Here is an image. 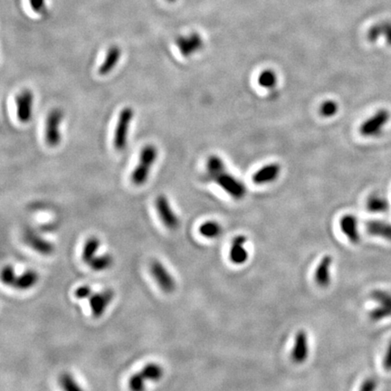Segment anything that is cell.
I'll return each mask as SVG.
<instances>
[{"label":"cell","mask_w":391,"mask_h":391,"mask_svg":"<svg viewBox=\"0 0 391 391\" xmlns=\"http://www.w3.org/2000/svg\"><path fill=\"white\" fill-rule=\"evenodd\" d=\"M372 298L377 304L373 308L368 316L373 322H379L386 318L391 317V293L388 291L375 290L371 293Z\"/></svg>","instance_id":"obj_6"},{"label":"cell","mask_w":391,"mask_h":391,"mask_svg":"<svg viewBox=\"0 0 391 391\" xmlns=\"http://www.w3.org/2000/svg\"><path fill=\"white\" fill-rule=\"evenodd\" d=\"M16 278H17V275H16V272H15L13 267L10 266V265L4 267V268L2 269V272H1V281L2 283L7 286L13 287Z\"/></svg>","instance_id":"obj_30"},{"label":"cell","mask_w":391,"mask_h":391,"mask_svg":"<svg viewBox=\"0 0 391 391\" xmlns=\"http://www.w3.org/2000/svg\"><path fill=\"white\" fill-rule=\"evenodd\" d=\"M206 169L207 178L231 198L240 200L245 197L247 190L244 183L226 170V164L220 157L216 155L209 157Z\"/></svg>","instance_id":"obj_1"},{"label":"cell","mask_w":391,"mask_h":391,"mask_svg":"<svg viewBox=\"0 0 391 391\" xmlns=\"http://www.w3.org/2000/svg\"><path fill=\"white\" fill-rule=\"evenodd\" d=\"M24 239L33 250L43 255H50L55 251V245L53 243L35 234L32 231L26 232Z\"/></svg>","instance_id":"obj_16"},{"label":"cell","mask_w":391,"mask_h":391,"mask_svg":"<svg viewBox=\"0 0 391 391\" xmlns=\"http://www.w3.org/2000/svg\"><path fill=\"white\" fill-rule=\"evenodd\" d=\"M155 206L157 212L166 227L171 230L177 229L180 226V220L172 209L168 197L163 194L159 195L155 201Z\"/></svg>","instance_id":"obj_10"},{"label":"cell","mask_w":391,"mask_h":391,"mask_svg":"<svg viewBox=\"0 0 391 391\" xmlns=\"http://www.w3.org/2000/svg\"><path fill=\"white\" fill-rule=\"evenodd\" d=\"M247 242V237L244 235H236L231 243L229 248V260L235 266H242L248 261V250L244 244Z\"/></svg>","instance_id":"obj_14"},{"label":"cell","mask_w":391,"mask_h":391,"mask_svg":"<svg viewBox=\"0 0 391 391\" xmlns=\"http://www.w3.org/2000/svg\"><path fill=\"white\" fill-rule=\"evenodd\" d=\"M60 385L65 390H81V386H79L78 383L74 379V377L69 374V373H64L61 375L59 378Z\"/></svg>","instance_id":"obj_29"},{"label":"cell","mask_w":391,"mask_h":391,"mask_svg":"<svg viewBox=\"0 0 391 391\" xmlns=\"http://www.w3.org/2000/svg\"><path fill=\"white\" fill-rule=\"evenodd\" d=\"M145 377L142 373H135L129 379V387L132 390H143L145 387Z\"/></svg>","instance_id":"obj_31"},{"label":"cell","mask_w":391,"mask_h":391,"mask_svg":"<svg viewBox=\"0 0 391 391\" xmlns=\"http://www.w3.org/2000/svg\"><path fill=\"white\" fill-rule=\"evenodd\" d=\"M99 247H100V240L97 237L92 236L87 239L83 245V253H82L83 262L89 265V263L96 256L97 251Z\"/></svg>","instance_id":"obj_25"},{"label":"cell","mask_w":391,"mask_h":391,"mask_svg":"<svg viewBox=\"0 0 391 391\" xmlns=\"http://www.w3.org/2000/svg\"><path fill=\"white\" fill-rule=\"evenodd\" d=\"M376 388H377V382L373 378H368L364 380L360 386V390L362 391H373Z\"/></svg>","instance_id":"obj_34"},{"label":"cell","mask_w":391,"mask_h":391,"mask_svg":"<svg viewBox=\"0 0 391 391\" xmlns=\"http://www.w3.org/2000/svg\"><path fill=\"white\" fill-rule=\"evenodd\" d=\"M64 120V111L59 108H55L49 111L46 117L45 127V140L49 147L55 148L62 142L61 125Z\"/></svg>","instance_id":"obj_4"},{"label":"cell","mask_w":391,"mask_h":391,"mask_svg":"<svg viewBox=\"0 0 391 391\" xmlns=\"http://www.w3.org/2000/svg\"><path fill=\"white\" fill-rule=\"evenodd\" d=\"M150 271L152 277L157 282L158 286L161 287V290L164 293L171 294L175 291V279L160 261L158 260L152 261L150 265Z\"/></svg>","instance_id":"obj_9"},{"label":"cell","mask_w":391,"mask_h":391,"mask_svg":"<svg viewBox=\"0 0 391 391\" xmlns=\"http://www.w3.org/2000/svg\"><path fill=\"white\" fill-rule=\"evenodd\" d=\"M134 108L126 106L119 113L113 134V147L118 152L124 151L129 140V128L134 119Z\"/></svg>","instance_id":"obj_3"},{"label":"cell","mask_w":391,"mask_h":391,"mask_svg":"<svg viewBox=\"0 0 391 391\" xmlns=\"http://www.w3.org/2000/svg\"><path fill=\"white\" fill-rule=\"evenodd\" d=\"M389 120L390 112L386 109H380L360 124L359 134L365 138L378 137Z\"/></svg>","instance_id":"obj_5"},{"label":"cell","mask_w":391,"mask_h":391,"mask_svg":"<svg viewBox=\"0 0 391 391\" xmlns=\"http://www.w3.org/2000/svg\"><path fill=\"white\" fill-rule=\"evenodd\" d=\"M222 226L216 221H206L198 228L199 234L207 239H215L222 234Z\"/></svg>","instance_id":"obj_24"},{"label":"cell","mask_w":391,"mask_h":391,"mask_svg":"<svg viewBox=\"0 0 391 391\" xmlns=\"http://www.w3.org/2000/svg\"><path fill=\"white\" fill-rule=\"evenodd\" d=\"M34 102L35 95L34 92L29 89H25L16 97L17 117L21 123L27 124L32 120Z\"/></svg>","instance_id":"obj_7"},{"label":"cell","mask_w":391,"mask_h":391,"mask_svg":"<svg viewBox=\"0 0 391 391\" xmlns=\"http://www.w3.org/2000/svg\"><path fill=\"white\" fill-rule=\"evenodd\" d=\"M112 263H113L112 256L110 254L106 253L100 256H95L91 262L89 263V266L93 271H105L111 267Z\"/></svg>","instance_id":"obj_27"},{"label":"cell","mask_w":391,"mask_h":391,"mask_svg":"<svg viewBox=\"0 0 391 391\" xmlns=\"http://www.w3.org/2000/svg\"><path fill=\"white\" fill-rule=\"evenodd\" d=\"M380 37H384L386 44L391 46V22L383 21L375 24L368 28L367 32V39L370 43L377 42Z\"/></svg>","instance_id":"obj_19"},{"label":"cell","mask_w":391,"mask_h":391,"mask_svg":"<svg viewBox=\"0 0 391 391\" xmlns=\"http://www.w3.org/2000/svg\"><path fill=\"white\" fill-rule=\"evenodd\" d=\"M281 166L278 163H269L263 166L253 173V182L256 185H267L274 183L281 175Z\"/></svg>","instance_id":"obj_13"},{"label":"cell","mask_w":391,"mask_h":391,"mask_svg":"<svg viewBox=\"0 0 391 391\" xmlns=\"http://www.w3.org/2000/svg\"><path fill=\"white\" fill-rule=\"evenodd\" d=\"M159 156L158 148L154 144H147L141 151L139 163L135 167L131 179L136 186H143L147 182L152 167L155 164Z\"/></svg>","instance_id":"obj_2"},{"label":"cell","mask_w":391,"mask_h":391,"mask_svg":"<svg viewBox=\"0 0 391 391\" xmlns=\"http://www.w3.org/2000/svg\"><path fill=\"white\" fill-rule=\"evenodd\" d=\"M340 228L341 233L351 244H359L360 234L359 230V222L357 217L351 214H346L340 219Z\"/></svg>","instance_id":"obj_15"},{"label":"cell","mask_w":391,"mask_h":391,"mask_svg":"<svg viewBox=\"0 0 391 391\" xmlns=\"http://www.w3.org/2000/svg\"><path fill=\"white\" fill-rule=\"evenodd\" d=\"M383 367L386 371H391V341L387 346L385 357L383 359Z\"/></svg>","instance_id":"obj_35"},{"label":"cell","mask_w":391,"mask_h":391,"mask_svg":"<svg viewBox=\"0 0 391 391\" xmlns=\"http://www.w3.org/2000/svg\"><path fill=\"white\" fill-rule=\"evenodd\" d=\"M310 353L308 334L304 330L296 332L291 358L295 364H303L307 360Z\"/></svg>","instance_id":"obj_11"},{"label":"cell","mask_w":391,"mask_h":391,"mask_svg":"<svg viewBox=\"0 0 391 391\" xmlns=\"http://www.w3.org/2000/svg\"><path fill=\"white\" fill-rule=\"evenodd\" d=\"M113 298L114 292L110 289H106L101 293L92 294V296L89 298V304L92 316L94 318L102 316Z\"/></svg>","instance_id":"obj_12"},{"label":"cell","mask_w":391,"mask_h":391,"mask_svg":"<svg viewBox=\"0 0 391 391\" xmlns=\"http://www.w3.org/2000/svg\"><path fill=\"white\" fill-rule=\"evenodd\" d=\"M29 3L36 13H42L46 8V0H29Z\"/></svg>","instance_id":"obj_33"},{"label":"cell","mask_w":391,"mask_h":391,"mask_svg":"<svg viewBox=\"0 0 391 391\" xmlns=\"http://www.w3.org/2000/svg\"><path fill=\"white\" fill-rule=\"evenodd\" d=\"M366 207L368 212L380 214L388 210L389 202L384 196L378 194H373L370 195L367 199Z\"/></svg>","instance_id":"obj_22"},{"label":"cell","mask_w":391,"mask_h":391,"mask_svg":"<svg viewBox=\"0 0 391 391\" xmlns=\"http://www.w3.org/2000/svg\"><path fill=\"white\" fill-rule=\"evenodd\" d=\"M92 295V288L88 286H80L74 292V295L77 299H89Z\"/></svg>","instance_id":"obj_32"},{"label":"cell","mask_w":391,"mask_h":391,"mask_svg":"<svg viewBox=\"0 0 391 391\" xmlns=\"http://www.w3.org/2000/svg\"><path fill=\"white\" fill-rule=\"evenodd\" d=\"M168 1H170V2H175L176 0H168Z\"/></svg>","instance_id":"obj_36"},{"label":"cell","mask_w":391,"mask_h":391,"mask_svg":"<svg viewBox=\"0 0 391 391\" xmlns=\"http://www.w3.org/2000/svg\"><path fill=\"white\" fill-rule=\"evenodd\" d=\"M122 55V50L119 46H111L106 52L104 60L98 68V74L105 76L110 74L119 64Z\"/></svg>","instance_id":"obj_18"},{"label":"cell","mask_w":391,"mask_h":391,"mask_svg":"<svg viewBox=\"0 0 391 391\" xmlns=\"http://www.w3.org/2000/svg\"><path fill=\"white\" fill-rule=\"evenodd\" d=\"M175 45L180 55L187 58L202 50L204 40L200 34L192 32L189 35L180 36L176 39Z\"/></svg>","instance_id":"obj_8"},{"label":"cell","mask_w":391,"mask_h":391,"mask_svg":"<svg viewBox=\"0 0 391 391\" xmlns=\"http://www.w3.org/2000/svg\"><path fill=\"white\" fill-rule=\"evenodd\" d=\"M38 279L39 276L37 272L34 270H28L23 273L22 275L17 276L13 287L18 290H28L37 285Z\"/></svg>","instance_id":"obj_21"},{"label":"cell","mask_w":391,"mask_h":391,"mask_svg":"<svg viewBox=\"0 0 391 391\" xmlns=\"http://www.w3.org/2000/svg\"><path fill=\"white\" fill-rule=\"evenodd\" d=\"M339 111V104L334 100H326L320 105L319 112L323 118H332Z\"/></svg>","instance_id":"obj_28"},{"label":"cell","mask_w":391,"mask_h":391,"mask_svg":"<svg viewBox=\"0 0 391 391\" xmlns=\"http://www.w3.org/2000/svg\"><path fill=\"white\" fill-rule=\"evenodd\" d=\"M257 83L260 87L267 90H274L278 84V75L274 70L265 69L257 76Z\"/></svg>","instance_id":"obj_23"},{"label":"cell","mask_w":391,"mask_h":391,"mask_svg":"<svg viewBox=\"0 0 391 391\" xmlns=\"http://www.w3.org/2000/svg\"><path fill=\"white\" fill-rule=\"evenodd\" d=\"M141 373L146 380L158 381L163 376V368L156 363H149L143 367Z\"/></svg>","instance_id":"obj_26"},{"label":"cell","mask_w":391,"mask_h":391,"mask_svg":"<svg viewBox=\"0 0 391 391\" xmlns=\"http://www.w3.org/2000/svg\"><path fill=\"white\" fill-rule=\"evenodd\" d=\"M368 235L391 241V224L385 221L369 220L365 224Z\"/></svg>","instance_id":"obj_20"},{"label":"cell","mask_w":391,"mask_h":391,"mask_svg":"<svg viewBox=\"0 0 391 391\" xmlns=\"http://www.w3.org/2000/svg\"><path fill=\"white\" fill-rule=\"evenodd\" d=\"M332 262L333 260L331 255H324L315 269L314 281L321 288H326L331 285V267Z\"/></svg>","instance_id":"obj_17"}]
</instances>
